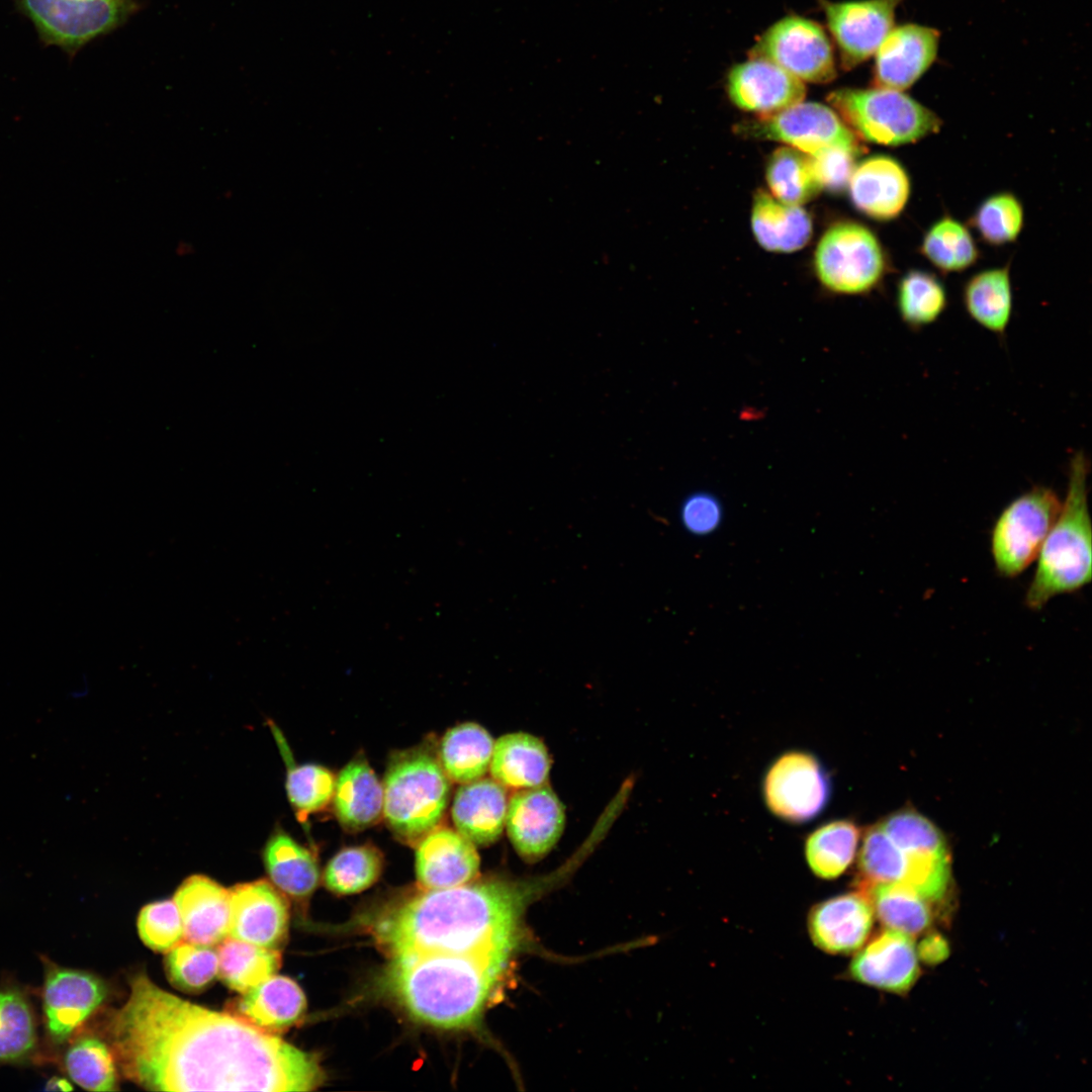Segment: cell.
<instances>
[{
  "mask_svg": "<svg viewBox=\"0 0 1092 1092\" xmlns=\"http://www.w3.org/2000/svg\"><path fill=\"white\" fill-rule=\"evenodd\" d=\"M684 527L694 535L713 533L722 520V507L712 493L701 491L690 494L680 507Z\"/></svg>",
  "mask_w": 1092,
  "mask_h": 1092,
  "instance_id": "obj_48",
  "label": "cell"
},
{
  "mask_svg": "<svg viewBox=\"0 0 1092 1092\" xmlns=\"http://www.w3.org/2000/svg\"><path fill=\"white\" fill-rule=\"evenodd\" d=\"M919 251L943 273L965 271L979 259V249L970 230L949 215H943L928 228Z\"/></svg>",
  "mask_w": 1092,
  "mask_h": 1092,
  "instance_id": "obj_37",
  "label": "cell"
},
{
  "mask_svg": "<svg viewBox=\"0 0 1092 1092\" xmlns=\"http://www.w3.org/2000/svg\"><path fill=\"white\" fill-rule=\"evenodd\" d=\"M381 852L370 844L343 848L328 862L325 886L338 895H351L370 888L380 877Z\"/></svg>",
  "mask_w": 1092,
  "mask_h": 1092,
  "instance_id": "obj_39",
  "label": "cell"
},
{
  "mask_svg": "<svg viewBox=\"0 0 1092 1092\" xmlns=\"http://www.w3.org/2000/svg\"><path fill=\"white\" fill-rule=\"evenodd\" d=\"M35 1045V1024L28 1001L17 989L0 990V1062L23 1060Z\"/></svg>",
  "mask_w": 1092,
  "mask_h": 1092,
  "instance_id": "obj_41",
  "label": "cell"
},
{
  "mask_svg": "<svg viewBox=\"0 0 1092 1092\" xmlns=\"http://www.w3.org/2000/svg\"><path fill=\"white\" fill-rule=\"evenodd\" d=\"M288 903L267 880L241 883L230 889L228 936L278 949L287 936Z\"/></svg>",
  "mask_w": 1092,
  "mask_h": 1092,
  "instance_id": "obj_15",
  "label": "cell"
},
{
  "mask_svg": "<svg viewBox=\"0 0 1092 1092\" xmlns=\"http://www.w3.org/2000/svg\"><path fill=\"white\" fill-rule=\"evenodd\" d=\"M20 1L41 35L64 48H77L110 30L127 9L126 0Z\"/></svg>",
  "mask_w": 1092,
  "mask_h": 1092,
  "instance_id": "obj_12",
  "label": "cell"
},
{
  "mask_svg": "<svg viewBox=\"0 0 1092 1092\" xmlns=\"http://www.w3.org/2000/svg\"><path fill=\"white\" fill-rule=\"evenodd\" d=\"M940 32L916 23L893 27L875 56L876 87L905 91L931 67L937 57Z\"/></svg>",
  "mask_w": 1092,
  "mask_h": 1092,
  "instance_id": "obj_17",
  "label": "cell"
},
{
  "mask_svg": "<svg viewBox=\"0 0 1092 1092\" xmlns=\"http://www.w3.org/2000/svg\"><path fill=\"white\" fill-rule=\"evenodd\" d=\"M332 798L338 820L349 831L375 824L383 813V786L363 757L354 758L342 768Z\"/></svg>",
  "mask_w": 1092,
  "mask_h": 1092,
  "instance_id": "obj_26",
  "label": "cell"
},
{
  "mask_svg": "<svg viewBox=\"0 0 1092 1092\" xmlns=\"http://www.w3.org/2000/svg\"><path fill=\"white\" fill-rule=\"evenodd\" d=\"M857 155L842 148H827L809 155L821 188L837 192L848 186Z\"/></svg>",
  "mask_w": 1092,
  "mask_h": 1092,
  "instance_id": "obj_47",
  "label": "cell"
},
{
  "mask_svg": "<svg viewBox=\"0 0 1092 1092\" xmlns=\"http://www.w3.org/2000/svg\"><path fill=\"white\" fill-rule=\"evenodd\" d=\"M830 794L828 778L811 754L792 751L780 756L763 782L768 809L786 821L800 823L819 814Z\"/></svg>",
  "mask_w": 1092,
  "mask_h": 1092,
  "instance_id": "obj_11",
  "label": "cell"
},
{
  "mask_svg": "<svg viewBox=\"0 0 1092 1092\" xmlns=\"http://www.w3.org/2000/svg\"><path fill=\"white\" fill-rule=\"evenodd\" d=\"M860 887L876 884H903L908 859L907 855L888 837L879 825L870 828L862 841L859 852Z\"/></svg>",
  "mask_w": 1092,
  "mask_h": 1092,
  "instance_id": "obj_44",
  "label": "cell"
},
{
  "mask_svg": "<svg viewBox=\"0 0 1092 1092\" xmlns=\"http://www.w3.org/2000/svg\"><path fill=\"white\" fill-rule=\"evenodd\" d=\"M751 58L769 61L802 82L827 83L836 75L825 30L798 15L786 16L769 26L753 47Z\"/></svg>",
  "mask_w": 1092,
  "mask_h": 1092,
  "instance_id": "obj_10",
  "label": "cell"
},
{
  "mask_svg": "<svg viewBox=\"0 0 1092 1092\" xmlns=\"http://www.w3.org/2000/svg\"><path fill=\"white\" fill-rule=\"evenodd\" d=\"M218 976L231 989L245 993L276 974L281 965L278 949L225 937L217 944Z\"/></svg>",
  "mask_w": 1092,
  "mask_h": 1092,
  "instance_id": "obj_34",
  "label": "cell"
},
{
  "mask_svg": "<svg viewBox=\"0 0 1092 1092\" xmlns=\"http://www.w3.org/2000/svg\"><path fill=\"white\" fill-rule=\"evenodd\" d=\"M551 760L545 744L526 732L500 736L493 744L489 770L506 788L523 790L547 783Z\"/></svg>",
  "mask_w": 1092,
  "mask_h": 1092,
  "instance_id": "obj_27",
  "label": "cell"
},
{
  "mask_svg": "<svg viewBox=\"0 0 1092 1092\" xmlns=\"http://www.w3.org/2000/svg\"><path fill=\"white\" fill-rule=\"evenodd\" d=\"M853 205L877 220L897 218L911 195V180L895 158L876 155L855 165L849 183Z\"/></svg>",
  "mask_w": 1092,
  "mask_h": 1092,
  "instance_id": "obj_21",
  "label": "cell"
},
{
  "mask_svg": "<svg viewBox=\"0 0 1092 1092\" xmlns=\"http://www.w3.org/2000/svg\"><path fill=\"white\" fill-rule=\"evenodd\" d=\"M165 959L169 981L184 992H200L218 976V957L212 946L180 941Z\"/></svg>",
  "mask_w": 1092,
  "mask_h": 1092,
  "instance_id": "obj_43",
  "label": "cell"
},
{
  "mask_svg": "<svg viewBox=\"0 0 1092 1092\" xmlns=\"http://www.w3.org/2000/svg\"><path fill=\"white\" fill-rule=\"evenodd\" d=\"M874 912L869 894L861 889L822 901L809 915L811 939L828 953L854 951L871 933Z\"/></svg>",
  "mask_w": 1092,
  "mask_h": 1092,
  "instance_id": "obj_20",
  "label": "cell"
},
{
  "mask_svg": "<svg viewBox=\"0 0 1092 1092\" xmlns=\"http://www.w3.org/2000/svg\"><path fill=\"white\" fill-rule=\"evenodd\" d=\"M859 829L849 820H836L820 826L807 839L805 853L812 872L822 879H835L854 859Z\"/></svg>",
  "mask_w": 1092,
  "mask_h": 1092,
  "instance_id": "obj_36",
  "label": "cell"
},
{
  "mask_svg": "<svg viewBox=\"0 0 1092 1092\" xmlns=\"http://www.w3.org/2000/svg\"><path fill=\"white\" fill-rule=\"evenodd\" d=\"M262 858L272 884L295 900L308 898L318 885L316 857L281 828L268 837Z\"/></svg>",
  "mask_w": 1092,
  "mask_h": 1092,
  "instance_id": "obj_28",
  "label": "cell"
},
{
  "mask_svg": "<svg viewBox=\"0 0 1092 1092\" xmlns=\"http://www.w3.org/2000/svg\"><path fill=\"white\" fill-rule=\"evenodd\" d=\"M47 1089L49 1090H72V1086L65 1079L53 1078L48 1082Z\"/></svg>",
  "mask_w": 1092,
  "mask_h": 1092,
  "instance_id": "obj_50",
  "label": "cell"
},
{
  "mask_svg": "<svg viewBox=\"0 0 1092 1092\" xmlns=\"http://www.w3.org/2000/svg\"><path fill=\"white\" fill-rule=\"evenodd\" d=\"M765 178L772 196L788 204L801 205L821 190L810 156L792 147L779 148L771 154Z\"/></svg>",
  "mask_w": 1092,
  "mask_h": 1092,
  "instance_id": "obj_38",
  "label": "cell"
},
{
  "mask_svg": "<svg viewBox=\"0 0 1092 1092\" xmlns=\"http://www.w3.org/2000/svg\"><path fill=\"white\" fill-rule=\"evenodd\" d=\"M814 266L821 284L841 294H864L887 273V259L872 231L860 223L832 225L816 248Z\"/></svg>",
  "mask_w": 1092,
  "mask_h": 1092,
  "instance_id": "obj_8",
  "label": "cell"
},
{
  "mask_svg": "<svg viewBox=\"0 0 1092 1092\" xmlns=\"http://www.w3.org/2000/svg\"><path fill=\"white\" fill-rule=\"evenodd\" d=\"M860 889L869 894L874 911L888 929L913 936L933 922V902L903 884L883 883Z\"/></svg>",
  "mask_w": 1092,
  "mask_h": 1092,
  "instance_id": "obj_33",
  "label": "cell"
},
{
  "mask_svg": "<svg viewBox=\"0 0 1092 1092\" xmlns=\"http://www.w3.org/2000/svg\"><path fill=\"white\" fill-rule=\"evenodd\" d=\"M383 816L405 843H418L439 826L450 796V781L439 758L426 748L398 753L383 781Z\"/></svg>",
  "mask_w": 1092,
  "mask_h": 1092,
  "instance_id": "obj_5",
  "label": "cell"
},
{
  "mask_svg": "<svg viewBox=\"0 0 1092 1092\" xmlns=\"http://www.w3.org/2000/svg\"><path fill=\"white\" fill-rule=\"evenodd\" d=\"M879 826L906 854H948L942 834L935 825L917 812H897Z\"/></svg>",
  "mask_w": 1092,
  "mask_h": 1092,
  "instance_id": "obj_45",
  "label": "cell"
},
{
  "mask_svg": "<svg viewBox=\"0 0 1092 1092\" xmlns=\"http://www.w3.org/2000/svg\"><path fill=\"white\" fill-rule=\"evenodd\" d=\"M963 304L979 326L1004 338L1009 326L1013 295L1008 265L977 272L963 287Z\"/></svg>",
  "mask_w": 1092,
  "mask_h": 1092,
  "instance_id": "obj_30",
  "label": "cell"
},
{
  "mask_svg": "<svg viewBox=\"0 0 1092 1092\" xmlns=\"http://www.w3.org/2000/svg\"><path fill=\"white\" fill-rule=\"evenodd\" d=\"M916 950L924 963L937 964L948 954V945L939 933L932 932L923 937Z\"/></svg>",
  "mask_w": 1092,
  "mask_h": 1092,
  "instance_id": "obj_49",
  "label": "cell"
},
{
  "mask_svg": "<svg viewBox=\"0 0 1092 1092\" xmlns=\"http://www.w3.org/2000/svg\"><path fill=\"white\" fill-rule=\"evenodd\" d=\"M173 901L180 913L186 941L215 946L228 937L229 889L207 876L192 875L178 887Z\"/></svg>",
  "mask_w": 1092,
  "mask_h": 1092,
  "instance_id": "obj_23",
  "label": "cell"
},
{
  "mask_svg": "<svg viewBox=\"0 0 1092 1092\" xmlns=\"http://www.w3.org/2000/svg\"><path fill=\"white\" fill-rule=\"evenodd\" d=\"M746 136L782 142L808 155L827 148L860 154L856 134L833 108L817 102H799L780 112L758 116L738 125Z\"/></svg>",
  "mask_w": 1092,
  "mask_h": 1092,
  "instance_id": "obj_9",
  "label": "cell"
},
{
  "mask_svg": "<svg viewBox=\"0 0 1092 1092\" xmlns=\"http://www.w3.org/2000/svg\"><path fill=\"white\" fill-rule=\"evenodd\" d=\"M844 123L868 142L910 145L938 132L942 120L904 91L873 87L842 88L827 98Z\"/></svg>",
  "mask_w": 1092,
  "mask_h": 1092,
  "instance_id": "obj_6",
  "label": "cell"
},
{
  "mask_svg": "<svg viewBox=\"0 0 1092 1092\" xmlns=\"http://www.w3.org/2000/svg\"><path fill=\"white\" fill-rule=\"evenodd\" d=\"M109 1024L123 1076L157 1091H311L325 1073L313 1053L232 1013L183 1000L145 973Z\"/></svg>",
  "mask_w": 1092,
  "mask_h": 1092,
  "instance_id": "obj_1",
  "label": "cell"
},
{
  "mask_svg": "<svg viewBox=\"0 0 1092 1092\" xmlns=\"http://www.w3.org/2000/svg\"><path fill=\"white\" fill-rule=\"evenodd\" d=\"M417 844L416 876L423 890L458 887L476 878L480 860L475 844L457 830L438 826Z\"/></svg>",
  "mask_w": 1092,
  "mask_h": 1092,
  "instance_id": "obj_19",
  "label": "cell"
},
{
  "mask_svg": "<svg viewBox=\"0 0 1092 1092\" xmlns=\"http://www.w3.org/2000/svg\"><path fill=\"white\" fill-rule=\"evenodd\" d=\"M751 228L765 250L790 253L804 248L812 236V220L801 205L784 203L758 190L753 198Z\"/></svg>",
  "mask_w": 1092,
  "mask_h": 1092,
  "instance_id": "obj_29",
  "label": "cell"
},
{
  "mask_svg": "<svg viewBox=\"0 0 1092 1092\" xmlns=\"http://www.w3.org/2000/svg\"><path fill=\"white\" fill-rule=\"evenodd\" d=\"M586 857L585 849L578 847L545 876L424 890L383 915L373 928L374 937L388 960L422 953L515 950L526 907L566 882Z\"/></svg>",
  "mask_w": 1092,
  "mask_h": 1092,
  "instance_id": "obj_2",
  "label": "cell"
},
{
  "mask_svg": "<svg viewBox=\"0 0 1092 1092\" xmlns=\"http://www.w3.org/2000/svg\"><path fill=\"white\" fill-rule=\"evenodd\" d=\"M1090 460L1083 451L1070 459L1061 511L1036 557L1025 606L1042 609L1054 597L1073 593L1092 578V525L1088 508Z\"/></svg>",
  "mask_w": 1092,
  "mask_h": 1092,
  "instance_id": "obj_4",
  "label": "cell"
},
{
  "mask_svg": "<svg viewBox=\"0 0 1092 1092\" xmlns=\"http://www.w3.org/2000/svg\"><path fill=\"white\" fill-rule=\"evenodd\" d=\"M106 996L107 988L96 976L67 968H50L43 985V1010L53 1041L67 1040Z\"/></svg>",
  "mask_w": 1092,
  "mask_h": 1092,
  "instance_id": "obj_16",
  "label": "cell"
},
{
  "mask_svg": "<svg viewBox=\"0 0 1092 1092\" xmlns=\"http://www.w3.org/2000/svg\"><path fill=\"white\" fill-rule=\"evenodd\" d=\"M565 826V809L546 784L519 790L508 802L506 829L518 854L533 862L557 843Z\"/></svg>",
  "mask_w": 1092,
  "mask_h": 1092,
  "instance_id": "obj_14",
  "label": "cell"
},
{
  "mask_svg": "<svg viewBox=\"0 0 1092 1092\" xmlns=\"http://www.w3.org/2000/svg\"><path fill=\"white\" fill-rule=\"evenodd\" d=\"M727 92L738 108L766 116L803 101L806 87L778 65L750 58L731 68Z\"/></svg>",
  "mask_w": 1092,
  "mask_h": 1092,
  "instance_id": "obj_18",
  "label": "cell"
},
{
  "mask_svg": "<svg viewBox=\"0 0 1092 1092\" xmlns=\"http://www.w3.org/2000/svg\"><path fill=\"white\" fill-rule=\"evenodd\" d=\"M1023 222L1022 203L1013 193L1005 191L985 198L971 217V224L981 239L995 247L1015 242Z\"/></svg>",
  "mask_w": 1092,
  "mask_h": 1092,
  "instance_id": "obj_42",
  "label": "cell"
},
{
  "mask_svg": "<svg viewBox=\"0 0 1092 1092\" xmlns=\"http://www.w3.org/2000/svg\"><path fill=\"white\" fill-rule=\"evenodd\" d=\"M232 1010L230 1013L244 1021L275 1034L302 1018L306 999L295 981L275 974L245 992Z\"/></svg>",
  "mask_w": 1092,
  "mask_h": 1092,
  "instance_id": "obj_25",
  "label": "cell"
},
{
  "mask_svg": "<svg viewBox=\"0 0 1092 1092\" xmlns=\"http://www.w3.org/2000/svg\"><path fill=\"white\" fill-rule=\"evenodd\" d=\"M1061 507L1052 487L1034 485L1003 509L991 532V554L1000 575L1017 576L1036 559Z\"/></svg>",
  "mask_w": 1092,
  "mask_h": 1092,
  "instance_id": "obj_7",
  "label": "cell"
},
{
  "mask_svg": "<svg viewBox=\"0 0 1092 1092\" xmlns=\"http://www.w3.org/2000/svg\"><path fill=\"white\" fill-rule=\"evenodd\" d=\"M493 740L482 726L463 723L449 729L443 736L439 761L449 778L458 784L481 779L489 768Z\"/></svg>",
  "mask_w": 1092,
  "mask_h": 1092,
  "instance_id": "obj_31",
  "label": "cell"
},
{
  "mask_svg": "<svg viewBox=\"0 0 1092 1092\" xmlns=\"http://www.w3.org/2000/svg\"><path fill=\"white\" fill-rule=\"evenodd\" d=\"M513 952L496 949L390 959L386 986L416 1020L445 1029L469 1027L479 1020Z\"/></svg>",
  "mask_w": 1092,
  "mask_h": 1092,
  "instance_id": "obj_3",
  "label": "cell"
},
{
  "mask_svg": "<svg viewBox=\"0 0 1092 1092\" xmlns=\"http://www.w3.org/2000/svg\"><path fill=\"white\" fill-rule=\"evenodd\" d=\"M901 1L822 0L827 26L844 69H852L876 54L894 27L895 11Z\"/></svg>",
  "mask_w": 1092,
  "mask_h": 1092,
  "instance_id": "obj_13",
  "label": "cell"
},
{
  "mask_svg": "<svg viewBox=\"0 0 1092 1092\" xmlns=\"http://www.w3.org/2000/svg\"><path fill=\"white\" fill-rule=\"evenodd\" d=\"M70 1078L90 1091H112L117 1074L112 1051L98 1037L85 1035L76 1039L65 1055Z\"/></svg>",
  "mask_w": 1092,
  "mask_h": 1092,
  "instance_id": "obj_40",
  "label": "cell"
},
{
  "mask_svg": "<svg viewBox=\"0 0 1092 1092\" xmlns=\"http://www.w3.org/2000/svg\"><path fill=\"white\" fill-rule=\"evenodd\" d=\"M268 724L285 762V789L289 803L298 821L305 824L310 814L323 810L330 803L336 779L331 770L322 765L296 764L280 729L272 721H268Z\"/></svg>",
  "mask_w": 1092,
  "mask_h": 1092,
  "instance_id": "obj_32",
  "label": "cell"
},
{
  "mask_svg": "<svg viewBox=\"0 0 1092 1092\" xmlns=\"http://www.w3.org/2000/svg\"><path fill=\"white\" fill-rule=\"evenodd\" d=\"M849 970L851 977L862 984L906 993L920 972L912 936L893 929L878 934L854 957Z\"/></svg>",
  "mask_w": 1092,
  "mask_h": 1092,
  "instance_id": "obj_22",
  "label": "cell"
},
{
  "mask_svg": "<svg viewBox=\"0 0 1092 1092\" xmlns=\"http://www.w3.org/2000/svg\"><path fill=\"white\" fill-rule=\"evenodd\" d=\"M138 930L147 946L169 951L183 940L182 921L175 902L164 900L146 905L139 914Z\"/></svg>",
  "mask_w": 1092,
  "mask_h": 1092,
  "instance_id": "obj_46",
  "label": "cell"
},
{
  "mask_svg": "<svg viewBox=\"0 0 1092 1092\" xmlns=\"http://www.w3.org/2000/svg\"><path fill=\"white\" fill-rule=\"evenodd\" d=\"M507 789L493 779L463 784L454 797L452 820L459 833L473 844L495 842L506 826Z\"/></svg>",
  "mask_w": 1092,
  "mask_h": 1092,
  "instance_id": "obj_24",
  "label": "cell"
},
{
  "mask_svg": "<svg viewBox=\"0 0 1092 1092\" xmlns=\"http://www.w3.org/2000/svg\"><path fill=\"white\" fill-rule=\"evenodd\" d=\"M948 303L944 284L933 273L910 269L898 281L896 307L904 325L913 332L934 324Z\"/></svg>",
  "mask_w": 1092,
  "mask_h": 1092,
  "instance_id": "obj_35",
  "label": "cell"
}]
</instances>
